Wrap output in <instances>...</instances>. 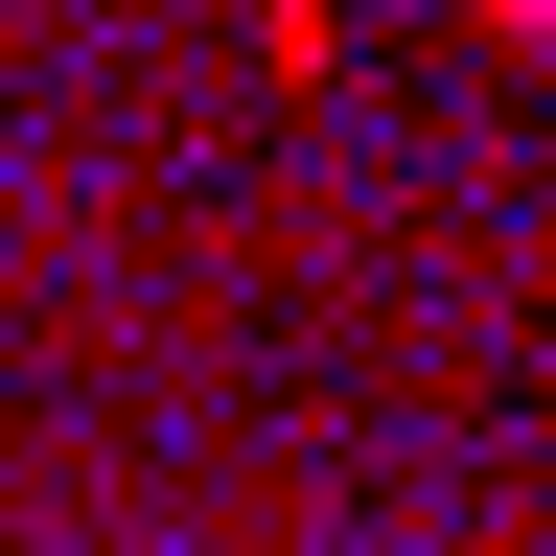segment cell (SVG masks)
<instances>
[{
	"instance_id": "6da1fadb",
	"label": "cell",
	"mask_w": 556,
	"mask_h": 556,
	"mask_svg": "<svg viewBox=\"0 0 556 556\" xmlns=\"http://www.w3.org/2000/svg\"><path fill=\"white\" fill-rule=\"evenodd\" d=\"M486 24H510V47H556V0H486Z\"/></svg>"
}]
</instances>
